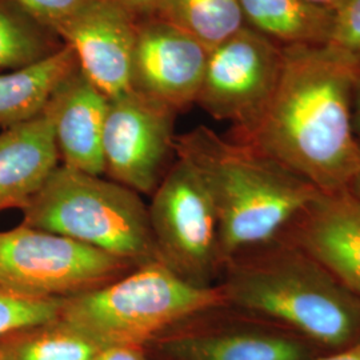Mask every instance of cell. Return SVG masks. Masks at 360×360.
<instances>
[{"instance_id": "cell-21", "label": "cell", "mask_w": 360, "mask_h": 360, "mask_svg": "<svg viewBox=\"0 0 360 360\" xmlns=\"http://www.w3.org/2000/svg\"><path fill=\"white\" fill-rule=\"evenodd\" d=\"M63 300L22 295L0 284V339L59 319Z\"/></svg>"}, {"instance_id": "cell-15", "label": "cell", "mask_w": 360, "mask_h": 360, "mask_svg": "<svg viewBox=\"0 0 360 360\" xmlns=\"http://www.w3.org/2000/svg\"><path fill=\"white\" fill-rule=\"evenodd\" d=\"M51 119L44 111L0 132V212L23 210L59 166Z\"/></svg>"}, {"instance_id": "cell-30", "label": "cell", "mask_w": 360, "mask_h": 360, "mask_svg": "<svg viewBox=\"0 0 360 360\" xmlns=\"http://www.w3.org/2000/svg\"><path fill=\"white\" fill-rule=\"evenodd\" d=\"M0 360H3V359H1V355H0Z\"/></svg>"}, {"instance_id": "cell-13", "label": "cell", "mask_w": 360, "mask_h": 360, "mask_svg": "<svg viewBox=\"0 0 360 360\" xmlns=\"http://www.w3.org/2000/svg\"><path fill=\"white\" fill-rule=\"evenodd\" d=\"M108 98L77 68L52 94L50 116L60 165L91 175H104L103 131Z\"/></svg>"}, {"instance_id": "cell-20", "label": "cell", "mask_w": 360, "mask_h": 360, "mask_svg": "<svg viewBox=\"0 0 360 360\" xmlns=\"http://www.w3.org/2000/svg\"><path fill=\"white\" fill-rule=\"evenodd\" d=\"M101 347L56 319L0 339L3 360H92Z\"/></svg>"}, {"instance_id": "cell-19", "label": "cell", "mask_w": 360, "mask_h": 360, "mask_svg": "<svg viewBox=\"0 0 360 360\" xmlns=\"http://www.w3.org/2000/svg\"><path fill=\"white\" fill-rule=\"evenodd\" d=\"M158 18L214 50L245 26L239 0H163Z\"/></svg>"}, {"instance_id": "cell-28", "label": "cell", "mask_w": 360, "mask_h": 360, "mask_svg": "<svg viewBox=\"0 0 360 360\" xmlns=\"http://www.w3.org/2000/svg\"><path fill=\"white\" fill-rule=\"evenodd\" d=\"M306 1L312 3L315 6L323 7V8L331 10V11H335V13L346 3V0H306Z\"/></svg>"}, {"instance_id": "cell-14", "label": "cell", "mask_w": 360, "mask_h": 360, "mask_svg": "<svg viewBox=\"0 0 360 360\" xmlns=\"http://www.w3.org/2000/svg\"><path fill=\"white\" fill-rule=\"evenodd\" d=\"M159 352L168 360H309L306 339L279 326L193 328L162 336Z\"/></svg>"}, {"instance_id": "cell-26", "label": "cell", "mask_w": 360, "mask_h": 360, "mask_svg": "<svg viewBox=\"0 0 360 360\" xmlns=\"http://www.w3.org/2000/svg\"><path fill=\"white\" fill-rule=\"evenodd\" d=\"M309 360H360V342L351 347L338 351L334 355H328L323 358H312Z\"/></svg>"}, {"instance_id": "cell-10", "label": "cell", "mask_w": 360, "mask_h": 360, "mask_svg": "<svg viewBox=\"0 0 360 360\" xmlns=\"http://www.w3.org/2000/svg\"><path fill=\"white\" fill-rule=\"evenodd\" d=\"M208 55L196 39L160 18L135 22L129 90L183 112L196 102Z\"/></svg>"}, {"instance_id": "cell-29", "label": "cell", "mask_w": 360, "mask_h": 360, "mask_svg": "<svg viewBox=\"0 0 360 360\" xmlns=\"http://www.w3.org/2000/svg\"><path fill=\"white\" fill-rule=\"evenodd\" d=\"M348 193H352L354 196H356L358 199H360V166L356 175H355V178H354L349 188H348Z\"/></svg>"}, {"instance_id": "cell-23", "label": "cell", "mask_w": 360, "mask_h": 360, "mask_svg": "<svg viewBox=\"0 0 360 360\" xmlns=\"http://www.w3.org/2000/svg\"><path fill=\"white\" fill-rule=\"evenodd\" d=\"M40 22L51 27L56 26L87 0H15Z\"/></svg>"}, {"instance_id": "cell-2", "label": "cell", "mask_w": 360, "mask_h": 360, "mask_svg": "<svg viewBox=\"0 0 360 360\" xmlns=\"http://www.w3.org/2000/svg\"><path fill=\"white\" fill-rule=\"evenodd\" d=\"M217 287L224 306L307 342L339 351L360 342V296L283 238L232 257Z\"/></svg>"}, {"instance_id": "cell-16", "label": "cell", "mask_w": 360, "mask_h": 360, "mask_svg": "<svg viewBox=\"0 0 360 360\" xmlns=\"http://www.w3.org/2000/svg\"><path fill=\"white\" fill-rule=\"evenodd\" d=\"M245 26L282 47L330 44L336 13L306 0H239Z\"/></svg>"}, {"instance_id": "cell-11", "label": "cell", "mask_w": 360, "mask_h": 360, "mask_svg": "<svg viewBox=\"0 0 360 360\" xmlns=\"http://www.w3.org/2000/svg\"><path fill=\"white\" fill-rule=\"evenodd\" d=\"M53 31L108 99L129 91L135 20L129 13L105 0H87Z\"/></svg>"}, {"instance_id": "cell-24", "label": "cell", "mask_w": 360, "mask_h": 360, "mask_svg": "<svg viewBox=\"0 0 360 360\" xmlns=\"http://www.w3.org/2000/svg\"><path fill=\"white\" fill-rule=\"evenodd\" d=\"M105 1L115 4L116 7L129 13L135 22L158 18L163 3V0H105Z\"/></svg>"}, {"instance_id": "cell-9", "label": "cell", "mask_w": 360, "mask_h": 360, "mask_svg": "<svg viewBox=\"0 0 360 360\" xmlns=\"http://www.w3.org/2000/svg\"><path fill=\"white\" fill-rule=\"evenodd\" d=\"M178 112L129 90L108 99L103 131L104 175L139 195H153L175 154Z\"/></svg>"}, {"instance_id": "cell-22", "label": "cell", "mask_w": 360, "mask_h": 360, "mask_svg": "<svg viewBox=\"0 0 360 360\" xmlns=\"http://www.w3.org/2000/svg\"><path fill=\"white\" fill-rule=\"evenodd\" d=\"M330 46L360 59V0H346L336 11Z\"/></svg>"}, {"instance_id": "cell-5", "label": "cell", "mask_w": 360, "mask_h": 360, "mask_svg": "<svg viewBox=\"0 0 360 360\" xmlns=\"http://www.w3.org/2000/svg\"><path fill=\"white\" fill-rule=\"evenodd\" d=\"M22 212V224L90 245L134 269L160 262L142 195L102 175L59 165Z\"/></svg>"}, {"instance_id": "cell-3", "label": "cell", "mask_w": 360, "mask_h": 360, "mask_svg": "<svg viewBox=\"0 0 360 360\" xmlns=\"http://www.w3.org/2000/svg\"><path fill=\"white\" fill-rule=\"evenodd\" d=\"M175 155L196 171L210 193L223 266L281 239L322 193L269 155L207 126L176 136Z\"/></svg>"}, {"instance_id": "cell-25", "label": "cell", "mask_w": 360, "mask_h": 360, "mask_svg": "<svg viewBox=\"0 0 360 360\" xmlns=\"http://www.w3.org/2000/svg\"><path fill=\"white\" fill-rule=\"evenodd\" d=\"M92 360H150L141 346H107L102 347Z\"/></svg>"}, {"instance_id": "cell-8", "label": "cell", "mask_w": 360, "mask_h": 360, "mask_svg": "<svg viewBox=\"0 0 360 360\" xmlns=\"http://www.w3.org/2000/svg\"><path fill=\"white\" fill-rule=\"evenodd\" d=\"M284 47L245 26L210 51L195 104L232 124L231 138L257 126L279 84Z\"/></svg>"}, {"instance_id": "cell-4", "label": "cell", "mask_w": 360, "mask_h": 360, "mask_svg": "<svg viewBox=\"0 0 360 360\" xmlns=\"http://www.w3.org/2000/svg\"><path fill=\"white\" fill-rule=\"evenodd\" d=\"M224 306L218 287H198L155 262L63 300L59 319L99 347L141 346Z\"/></svg>"}, {"instance_id": "cell-1", "label": "cell", "mask_w": 360, "mask_h": 360, "mask_svg": "<svg viewBox=\"0 0 360 360\" xmlns=\"http://www.w3.org/2000/svg\"><path fill=\"white\" fill-rule=\"evenodd\" d=\"M360 59L330 44L284 47L282 77L257 126L232 138L322 193H347L360 166L354 94Z\"/></svg>"}, {"instance_id": "cell-18", "label": "cell", "mask_w": 360, "mask_h": 360, "mask_svg": "<svg viewBox=\"0 0 360 360\" xmlns=\"http://www.w3.org/2000/svg\"><path fill=\"white\" fill-rule=\"evenodd\" d=\"M65 47L51 27L15 0H0V70L37 65Z\"/></svg>"}, {"instance_id": "cell-17", "label": "cell", "mask_w": 360, "mask_h": 360, "mask_svg": "<svg viewBox=\"0 0 360 360\" xmlns=\"http://www.w3.org/2000/svg\"><path fill=\"white\" fill-rule=\"evenodd\" d=\"M79 68L77 55L65 46L46 60L0 75V127L10 129L40 115L52 94Z\"/></svg>"}, {"instance_id": "cell-12", "label": "cell", "mask_w": 360, "mask_h": 360, "mask_svg": "<svg viewBox=\"0 0 360 360\" xmlns=\"http://www.w3.org/2000/svg\"><path fill=\"white\" fill-rule=\"evenodd\" d=\"M283 239L304 250L349 291L360 296V199L319 193Z\"/></svg>"}, {"instance_id": "cell-7", "label": "cell", "mask_w": 360, "mask_h": 360, "mask_svg": "<svg viewBox=\"0 0 360 360\" xmlns=\"http://www.w3.org/2000/svg\"><path fill=\"white\" fill-rule=\"evenodd\" d=\"M150 226L160 263L198 287H215L223 270L217 212L200 176L176 156L151 195Z\"/></svg>"}, {"instance_id": "cell-27", "label": "cell", "mask_w": 360, "mask_h": 360, "mask_svg": "<svg viewBox=\"0 0 360 360\" xmlns=\"http://www.w3.org/2000/svg\"><path fill=\"white\" fill-rule=\"evenodd\" d=\"M354 129L360 143V72L356 79L354 94Z\"/></svg>"}, {"instance_id": "cell-6", "label": "cell", "mask_w": 360, "mask_h": 360, "mask_svg": "<svg viewBox=\"0 0 360 360\" xmlns=\"http://www.w3.org/2000/svg\"><path fill=\"white\" fill-rule=\"evenodd\" d=\"M131 270L127 262L59 233L25 224L0 232V284L22 295L67 299Z\"/></svg>"}]
</instances>
